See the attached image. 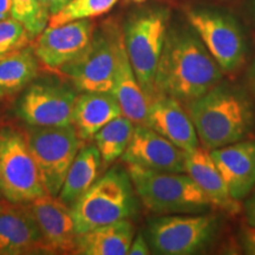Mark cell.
<instances>
[{
    "label": "cell",
    "mask_w": 255,
    "mask_h": 255,
    "mask_svg": "<svg viewBox=\"0 0 255 255\" xmlns=\"http://www.w3.org/2000/svg\"><path fill=\"white\" fill-rule=\"evenodd\" d=\"M210 154L233 199L241 201L250 195L255 187V141H239Z\"/></svg>",
    "instance_id": "2e32d148"
},
{
    "label": "cell",
    "mask_w": 255,
    "mask_h": 255,
    "mask_svg": "<svg viewBox=\"0 0 255 255\" xmlns=\"http://www.w3.org/2000/svg\"><path fill=\"white\" fill-rule=\"evenodd\" d=\"M222 77V69L195 31L167 33L156 75L157 97L191 103L216 87Z\"/></svg>",
    "instance_id": "6da1fadb"
},
{
    "label": "cell",
    "mask_w": 255,
    "mask_h": 255,
    "mask_svg": "<svg viewBox=\"0 0 255 255\" xmlns=\"http://www.w3.org/2000/svg\"><path fill=\"white\" fill-rule=\"evenodd\" d=\"M39 59L32 47H23L0 58V97L12 95L33 81Z\"/></svg>",
    "instance_id": "603a6c76"
},
{
    "label": "cell",
    "mask_w": 255,
    "mask_h": 255,
    "mask_svg": "<svg viewBox=\"0 0 255 255\" xmlns=\"http://www.w3.org/2000/svg\"><path fill=\"white\" fill-rule=\"evenodd\" d=\"M247 79H248V83H250L251 89L255 94V57H254L253 62H252V64H251L250 69H248Z\"/></svg>",
    "instance_id": "d6a6232c"
},
{
    "label": "cell",
    "mask_w": 255,
    "mask_h": 255,
    "mask_svg": "<svg viewBox=\"0 0 255 255\" xmlns=\"http://www.w3.org/2000/svg\"><path fill=\"white\" fill-rule=\"evenodd\" d=\"M26 205L36 220L49 254H75L78 234L71 207L62 202L58 196L47 193Z\"/></svg>",
    "instance_id": "5bb4252c"
},
{
    "label": "cell",
    "mask_w": 255,
    "mask_h": 255,
    "mask_svg": "<svg viewBox=\"0 0 255 255\" xmlns=\"http://www.w3.org/2000/svg\"><path fill=\"white\" fill-rule=\"evenodd\" d=\"M101 165L102 157L97 146L82 145L70 165L58 199L71 207L96 182Z\"/></svg>",
    "instance_id": "7402d4cb"
},
{
    "label": "cell",
    "mask_w": 255,
    "mask_h": 255,
    "mask_svg": "<svg viewBox=\"0 0 255 255\" xmlns=\"http://www.w3.org/2000/svg\"><path fill=\"white\" fill-rule=\"evenodd\" d=\"M49 254L27 205L0 200V255Z\"/></svg>",
    "instance_id": "9a60e30c"
},
{
    "label": "cell",
    "mask_w": 255,
    "mask_h": 255,
    "mask_svg": "<svg viewBox=\"0 0 255 255\" xmlns=\"http://www.w3.org/2000/svg\"><path fill=\"white\" fill-rule=\"evenodd\" d=\"M33 36L14 18L0 20V58L27 46Z\"/></svg>",
    "instance_id": "4316f807"
},
{
    "label": "cell",
    "mask_w": 255,
    "mask_h": 255,
    "mask_svg": "<svg viewBox=\"0 0 255 255\" xmlns=\"http://www.w3.org/2000/svg\"><path fill=\"white\" fill-rule=\"evenodd\" d=\"M189 116L199 141L208 150L242 141L254 123L252 104L244 92L221 82L189 103Z\"/></svg>",
    "instance_id": "7a4b0ae2"
},
{
    "label": "cell",
    "mask_w": 255,
    "mask_h": 255,
    "mask_svg": "<svg viewBox=\"0 0 255 255\" xmlns=\"http://www.w3.org/2000/svg\"><path fill=\"white\" fill-rule=\"evenodd\" d=\"M110 94L119 102L122 115L135 124H145L148 116V98L143 92L133 71L121 33L116 47V68Z\"/></svg>",
    "instance_id": "ac0fdd59"
},
{
    "label": "cell",
    "mask_w": 255,
    "mask_h": 255,
    "mask_svg": "<svg viewBox=\"0 0 255 255\" xmlns=\"http://www.w3.org/2000/svg\"><path fill=\"white\" fill-rule=\"evenodd\" d=\"M245 214H246L248 225L255 227V194L245 203Z\"/></svg>",
    "instance_id": "f546056e"
},
{
    "label": "cell",
    "mask_w": 255,
    "mask_h": 255,
    "mask_svg": "<svg viewBox=\"0 0 255 255\" xmlns=\"http://www.w3.org/2000/svg\"><path fill=\"white\" fill-rule=\"evenodd\" d=\"M136 195L143 206L161 215L207 213L213 205L186 173L157 171L128 165Z\"/></svg>",
    "instance_id": "277c9868"
},
{
    "label": "cell",
    "mask_w": 255,
    "mask_h": 255,
    "mask_svg": "<svg viewBox=\"0 0 255 255\" xmlns=\"http://www.w3.org/2000/svg\"><path fill=\"white\" fill-rule=\"evenodd\" d=\"M77 96L65 85L34 83L19 100L17 115L30 127L70 126Z\"/></svg>",
    "instance_id": "8fae6325"
},
{
    "label": "cell",
    "mask_w": 255,
    "mask_h": 255,
    "mask_svg": "<svg viewBox=\"0 0 255 255\" xmlns=\"http://www.w3.org/2000/svg\"><path fill=\"white\" fill-rule=\"evenodd\" d=\"M121 158L128 165L157 171L186 173L182 149L144 124H136L131 141Z\"/></svg>",
    "instance_id": "4fadbf2b"
},
{
    "label": "cell",
    "mask_w": 255,
    "mask_h": 255,
    "mask_svg": "<svg viewBox=\"0 0 255 255\" xmlns=\"http://www.w3.org/2000/svg\"><path fill=\"white\" fill-rule=\"evenodd\" d=\"M144 126L154 129L183 151L199 146V136L190 116L180 102L168 96H158L151 102Z\"/></svg>",
    "instance_id": "e0dca14e"
},
{
    "label": "cell",
    "mask_w": 255,
    "mask_h": 255,
    "mask_svg": "<svg viewBox=\"0 0 255 255\" xmlns=\"http://www.w3.org/2000/svg\"><path fill=\"white\" fill-rule=\"evenodd\" d=\"M46 194L26 135L13 128L0 130V195L15 203H30Z\"/></svg>",
    "instance_id": "52a82bcc"
},
{
    "label": "cell",
    "mask_w": 255,
    "mask_h": 255,
    "mask_svg": "<svg viewBox=\"0 0 255 255\" xmlns=\"http://www.w3.org/2000/svg\"><path fill=\"white\" fill-rule=\"evenodd\" d=\"M122 32L115 26L95 32L88 46L59 72L83 92H110L116 68L117 41Z\"/></svg>",
    "instance_id": "9c48e42d"
},
{
    "label": "cell",
    "mask_w": 255,
    "mask_h": 255,
    "mask_svg": "<svg viewBox=\"0 0 255 255\" xmlns=\"http://www.w3.org/2000/svg\"><path fill=\"white\" fill-rule=\"evenodd\" d=\"M252 13H253L255 18V0H253V2H252Z\"/></svg>",
    "instance_id": "836d02e7"
},
{
    "label": "cell",
    "mask_w": 255,
    "mask_h": 255,
    "mask_svg": "<svg viewBox=\"0 0 255 255\" xmlns=\"http://www.w3.org/2000/svg\"><path fill=\"white\" fill-rule=\"evenodd\" d=\"M186 174L189 175L200 189L206 194L213 206L229 213L239 212V203L229 194L219 168L216 167L210 150L197 146L184 151Z\"/></svg>",
    "instance_id": "d6986e66"
},
{
    "label": "cell",
    "mask_w": 255,
    "mask_h": 255,
    "mask_svg": "<svg viewBox=\"0 0 255 255\" xmlns=\"http://www.w3.org/2000/svg\"><path fill=\"white\" fill-rule=\"evenodd\" d=\"M122 115L119 102L110 92H83L77 96L72 114V126L82 141L94 138L96 133Z\"/></svg>",
    "instance_id": "ffe728a7"
},
{
    "label": "cell",
    "mask_w": 255,
    "mask_h": 255,
    "mask_svg": "<svg viewBox=\"0 0 255 255\" xmlns=\"http://www.w3.org/2000/svg\"><path fill=\"white\" fill-rule=\"evenodd\" d=\"M167 11L152 9L133 15L124 27V46L149 103L157 97L156 75L167 38Z\"/></svg>",
    "instance_id": "5b68a950"
},
{
    "label": "cell",
    "mask_w": 255,
    "mask_h": 255,
    "mask_svg": "<svg viewBox=\"0 0 255 255\" xmlns=\"http://www.w3.org/2000/svg\"><path fill=\"white\" fill-rule=\"evenodd\" d=\"M137 197L128 170L111 168L71 206L77 234L136 215Z\"/></svg>",
    "instance_id": "3957f363"
},
{
    "label": "cell",
    "mask_w": 255,
    "mask_h": 255,
    "mask_svg": "<svg viewBox=\"0 0 255 255\" xmlns=\"http://www.w3.org/2000/svg\"><path fill=\"white\" fill-rule=\"evenodd\" d=\"M135 126L132 121L121 115L105 124L96 133L94 137L95 145L97 146L104 164H110L117 158L122 157L131 141Z\"/></svg>",
    "instance_id": "cb8c5ba5"
},
{
    "label": "cell",
    "mask_w": 255,
    "mask_h": 255,
    "mask_svg": "<svg viewBox=\"0 0 255 255\" xmlns=\"http://www.w3.org/2000/svg\"><path fill=\"white\" fill-rule=\"evenodd\" d=\"M131 1H133V2H143V1H145V0H131Z\"/></svg>",
    "instance_id": "e575fe53"
},
{
    "label": "cell",
    "mask_w": 255,
    "mask_h": 255,
    "mask_svg": "<svg viewBox=\"0 0 255 255\" xmlns=\"http://www.w3.org/2000/svg\"><path fill=\"white\" fill-rule=\"evenodd\" d=\"M188 20L222 71L233 72L242 65L246 43L232 15L210 9H190Z\"/></svg>",
    "instance_id": "30bf717a"
},
{
    "label": "cell",
    "mask_w": 255,
    "mask_h": 255,
    "mask_svg": "<svg viewBox=\"0 0 255 255\" xmlns=\"http://www.w3.org/2000/svg\"><path fill=\"white\" fill-rule=\"evenodd\" d=\"M94 27L89 19L46 26L37 36L33 51L40 63L58 70L75 59L90 43Z\"/></svg>",
    "instance_id": "7c38bea8"
},
{
    "label": "cell",
    "mask_w": 255,
    "mask_h": 255,
    "mask_svg": "<svg viewBox=\"0 0 255 255\" xmlns=\"http://www.w3.org/2000/svg\"><path fill=\"white\" fill-rule=\"evenodd\" d=\"M219 225L218 216L207 213L163 215L149 220L145 239L155 254H200L215 240Z\"/></svg>",
    "instance_id": "8992f818"
},
{
    "label": "cell",
    "mask_w": 255,
    "mask_h": 255,
    "mask_svg": "<svg viewBox=\"0 0 255 255\" xmlns=\"http://www.w3.org/2000/svg\"><path fill=\"white\" fill-rule=\"evenodd\" d=\"M240 244L244 253L255 255V227L248 225L241 228Z\"/></svg>",
    "instance_id": "83f0119b"
},
{
    "label": "cell",
    "mask_w": 255,
    "mask_h": 255,
    "mask_svg": "<svg viewBox=\"0 0 255 255\" xmlns=\"http://www.w3.org/2000/svg\"><path fill=\"white\" fill-rule=\"evenodd\" d=\"M12 18L20 21L37 38L49 24L50 12L43 0H13Z\"/></svg>",
    "instance_id": "484cf974"
},
{
    "label": "cell",
    "mask_w": 255,
    "mask_h": 255,
    "mask_svg": "<svg viewBox=\"0 0 255 255\" xmlns=\"http://www.w3.org/2000/svg\"><path fill=\"white\" fill-rule=\"evenodd\" d=\"M135 238L130 220H122L92 228L77 237L75 254L126 255Z\"/></svg>",
    "instance_id": "44dd1931"
},
{
    "label": "cell",
    "mask_w": 255,
    "mask_h": 255,
    "mask_svg": "<svg viewBox=\"0 0 255 255\" xmlns=\"http://www.w3.org/2000/svg\"><path fill=\"white\" fill-rule=\"evenodd\" d=\"M119 0H70L60 11L51 14L47 26L100 17L110 11Z\"/></svg>",
    "instance_id": "d4e9b609"
},
{
    "label": "cell",
    "mask_w": 255,
    "mask_h": 255,
    "mask_svg": "<svg viewBox=\"0 0 255 255\" xmlns=\"http://www.w3.org/2000/svg\"><path fill=\"white\" fill-rule=\"evenodd\" d=\"M151 253L150 246L143 234H137L131 242L128 254L129 255H149Z\"/></svg>",
    "instance_id": "f1b7e54d"
},
{
    "label": "cell",
    "mask_w": 255,
    "mask_h": 255,
    "mask_svg": "<svg viewBox=\"0 0 255 255\" xmlns=\"http://www.w3.org/2000/svg\"><path fill=\"white\" fill-rule=\"evenodd\" d=\"M13 0H0V20L12 17Z\"/></svg>",
    "instance_id": "1f68e13d"
},
{
    "label": "cell",
    "mask_w": 255,
    "mask_h": 255,
    "mask_svg": "<svg viewBox=\"0 0 255 255\" xmlns=\"http://www.w3.org/2000/svg\"><path fill=\"white\" fill-rule=\"evenodd\" d=\"M44 4H45L46 8L49 9L50 15L55 14L57 12L60 11L64 6H65L70 0H43Z\"/></svg>",
    "instance_id": "4dcf8cb0"
},
{
    "label": "cell",
    "mask_w": 255,
    "mask_h": 255,
    "mask_svg": "<svg viewBox=\"0 0 255 255\" xmlns=\"http://www.w3.org/2000/svg\"><path fill=\"white\" fill-rule=\"evenodd\" d=\"M43 186L47 194L58 196L70 165L82 148L72 124L62 127H31L25 133Z\"/></svg>",
    "instance_id": "ba28073f"
}]
</instances>
